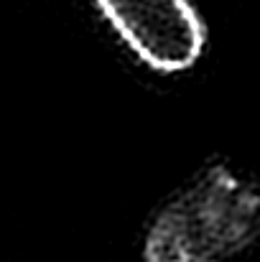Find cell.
<instances>
[{
    "instance_id": "cell-1",
    "label": "cell",
    "mask_w": 260,
    "mask_h": 262,
    "mask_svg": "<svg viewBox=\"0 0 260 262\" xmlns=\"http://www.w3.org/2000/svg\"><path fill=\"white\" fill-rule=\"evenodd\" d=\"M260 239V181L209 163L151 216L146 262H230Z\"/></svg>"
},
{
    "instance_id": "cell-2",
    "label": "cell",
    "mask_w": 260,
    "mask_h": 262,
    "mask_svg": "<svg viewBox=\"0 0 260 262\" xmlns=\"http://www.w3.org/2000/svg\"><path fill=\"white\" fill-rule=\"evenodd\" d=\"M120 41L153 72H189L204 54L207 26L191 0H92Z\"/></svg>"
}]
</instances>
